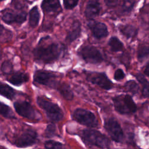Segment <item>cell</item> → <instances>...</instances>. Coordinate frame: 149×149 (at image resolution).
Segmentation results:
<instances>
[{
	"label": "cell",
	"instance_id": "5bb4252c",
	"mask_svg": "<svg viewBox=\"0 0 149 149\" xmlns=\"http://www.w3.org/2000/svg\"><path fill=\"white\" fill-rule=\"evenodd\" d=\"M101 9V5L98 0H90L86 5L85 16L88 19H93L99 15Z\"/></svg>",
	"mask_w": 149,
	"mask_h": 149
},
{
	"label": "cell",
	"instance_id": "1f68e13d",
	"mask_svg": "<svg viewBox=\"0 0 149 149\" xmlns=\"http://www.w3.org/2000/svg\"><path fill=\"white\" fill-rule=\"evenodd\" d=\"M79 0H63V5L66 9L74 8L78 3Z\"/></svg>",
	"mask_w": 149,
	"mask_h": 149
},
{
	"label": "cell",
	"instance_id": "2e32d148",
	"mask_svg": "<svg viewBox=\"0 0 149 149\" xmlns=\"http://www.w3.org/2000/svg\"><path fill=\"white\" fill-rule=\"evenodd\" d=\"M81 24L78 20L73 22L71 30L68 33L66 40L69 42H72L77 39L81 34Z\"/></svg>",
	"mask_w": 149,
	"mask_h": 149
},
{
	"label": "cell",
	"instance_id": "d6986e66",
	"mask_svg": "<svg viewBox=\"0 0 149 149\" xmlns=\"http://www.w3.org/2000/svg\"><path fill=\"white\" fill-rule=\"evenodd\" d=\"M56 88L62 97L67 100H71L73 98V93L70 86L66 83L58 84Z\"/></svg>",
	"mask_w": 149,
	"mask_h": 149
},
{
	"label": "cell",
	"instance_id": "74e56055",
	"mask_svg": "<svg viewBox=\"0 0 149 149\" xmlns=\"http://www.w3.org/2000/svg\"><path fill=\"white\" fill-rule=\"evenodd\" d=\"M4 1V0H0V2H1V1Z\"/></svg>",
	"mask_w": 149,
	"mask_h": 149
},
{
	"label": "cell",
	"instance_id": "d590c367",
	"mask_svg": "<svg viewBox=\"0 0 149 149\" xmlns=\"http://www.w3.org/2000/svg\"><path fill=\"white\" fill-rule=\"evenodd\" d=\"M4 27H3V26L2 25V24H0V36H1V34H2V33H3V30H4Z\"/></svg>",
	"mask_w": 149,
	"mask_h": 149
},
{
	"label": "cell",
	"instance_id": "ac0fdd59",
	"mask_svg": "<svg viewBox=\"0 0 149 149\" xmlns=\"http://www.w3.org/2000/svg\"><path fill=\"white\" fill-rule=\"evenodd\" d=\"M120 32L127 38H130L135 37L138 33L137 29L132 25H120L119 26Z\"/></svg>",
	"mask_w": 149,
	"mask_h": 149
},
{
	"label": "cell",
	"instance_id": "603a6c76",
	"mask_svg": "<svg viewBox=\"0 0 149 149\" xmlns=\"http://www.w3.org/2000/svg\"><path fill=\"white\" fill-rule=\"evenodd\" d=\"M108 45L111 50L113 52H119L123 50V44L116 37H112L108 41Z\"/></svg>",
	"mask_w": 149,
	"mask_h": 149
},
{
	"label": "cell",
	"instance_id": "8fae6325",
	"mask_svg": "<svg viewBox=\"0 0 149 149\" xmlns=\"http://www.w3.org/2000/svg\"><path fill=\"white\" fill-rule=\"evenodd\" d=\"M37 133L33 130L29 129L23 132L15 141V145L19 148H25L37 142Z\"/></svg>",
	"mask_w": 149,
	"mask_h": 149
},
{
	"label": "cell",
	"instance_id": "e0dca14e",
	"mask_svg": "<svg viewBox=\"0 0 149 149\" xmlns=\"http://www.w3.org/2000/svg\"><path fill=\"white\" fill-rule=\"evenodd\" d=\"M29 80V76L27 74L22 72H17L12 74L10 77L7 79V80L12 84L19 86L26 83Z\"/></svg>",
	"mask_w": 149,
	"mask_h": 149
},
{
	"label": "cell",
	"instance_id": "6da1fadb",
	"mask_svg": "<svg viewBox=\"0 0 149 149\" xmlns=\"http://www.w3.org/2000/svg\"><path fill=\"white\" fill-rule=\"evenodd\" d=\"M62 52L59 44L52 43L47 45H38L33 50L34 59L43 63H49L57 60Z\"/></svg>",
	"mask_w": 149,
	"mask_h": 149
},
{
	"label": "cell",
	"instance_id": "f1b7e54d",
	"mask_svg": "<svg viewBox=\"0 0 149 149\" xmlns=\"http://www.w3.org/2000/svg\"><path fill=\"white\" fill-rule=\"evenodd\" d=\"M56 133V127L55 125L51 123L47 125L45 130V136L48 138L54 137Z\"/></svg>",
	"mask_w": 149,
	"mask_h": 149
},
{
	"label": "cell",
	"instance_id": "4dcf8cb0",
	"mask_svg": "<svg viewBox=\"0 0 149 149\" xmlns=\"http://www.w3.org/2000/svg\"><path fill=\"white\" fill-rule=\"evenodd\" d=\"M12 3L17 9H22L25 8L27 5L26 0H12Z\"/></svg>",
	"mask_w": 149,
	"mask_h": 149
},
{
	"label": "cell",
	"instance_id": "7a4b0ae2",
	"mask_svg": "<svg viewBox=\"0 0 149 149\" xmlns=\"http://www.w3.org/2000/svg\"><path fill=\"white\" fill-rule=\"evenodd\" d=\"M81 136L87 143L99 148L108 147L110 141L108 138L101 132L93 129H84L81 132Z\"/></svg>",
	"mask_w": 149,
	"mask_h": 149
},
{
	"label": "cell",
	"instance_id": "d4e9b609",
	"mask_svg": "<svg viewBox=\"0 0 149 149\" xmlns=\"http://www.w3.org/2000/svg\"><path fill=\"white\" fill-rule=\"evenodd\" d=\"M125 87L127 91L132 93L133 94H137L139 90V87L137 83L134 80L127 81L125 84Z\"/></svg>",
	"mask_w": 149,
	"mask_h": 149
},
{
	"label": "cell",
	"instance_id": "8992f818",
	"mask_svg": "<svg viewBox=\"0 0 149 149\" xmlns=\"http://www.w3.org/2000/svg\"><path fill=\"white\" fill-rule=\"evenodd\" d=\"M16 112L21 116L31 120H37L41 116L32 105L27 101H16L13 104Z\"/></svg>",
	"mask_w": 149,
	"mask_h": 149
},
{
	"label": "cell",
	"instance_id": "ba28073f",
	"mask_svg": "<svg viewBox=\"0 0 149 149\" xmlns=\"http://www.w3.org/2000/svg\"><path fill=\"white\" fill-rule=\"evenodd\" d=\"M87 80L101 88L109 90L113 87V83L104 72H90L86 73Z\"/></svg>",
	"mask_w": 149,
	"mask_h": 149
},
{
	"label": "cell",
	"instance_id": "30bf717a",
	"mask_svg": "<svg viewBox=\"0 0 149 149\" xmlns=\"http://www.w3.org/2000/svg\"><path fill=\"white\" fill-rule=\"evenodd\" d=\"M33 78L37 83L51 87H56L58 84L55 80V75L49 72L37 70L34 74Z\"/></svg>",
	"mask_w": 149,
	"mask_h": 149
},
{
	"label": "cell",
	"instance_id": "3957f363",
	"mask_svg": "<svg viewBox=\"0 0 149 149\" xmlns=\"http://www.w3.org/2000/svg\"><path fill=\"white\" fill-rule=\"evenodd\" d=\"M115 110L122 115H131L137 110V106L132 97L128 95H118L113 98Z\"/></svg>",
	"mask_w": 149,
	"mask_h": 149
},
{
	"label": "cell",
	"instance_id": "83f0119b",
	"mask_svg": "<svg viewBox=\"0 0 149 149\" xmlns=\"http://www.w3.org/2000/svg\"><path fill=\"white\" fill-rule=\"evenodd\" d=\"M134 2L133 0H124L122 6V11L123 13H129L133 8Z\"/></svg>",
	"mask_w": 149,
	"mask_h": 149
},
{
	"label": "cell",
	"instance_id": "9c48e42d",
	"mask_svg": "<svg viewBox=\"0 0 149 149\" xmlns=\"http://www.w3.org/2000/svg\"><path fill=\"white\" fill-rule=\"evenodd\" d=\"M104 127L113 140L118 143L123 140V132L117 120L113 118L106 120L104 123Z\"/></svg>",
	"mask_w": 149,
	"mask_h": 149
},
{
	"label": "cell",
	"instance_id": "cb8c5ba5",
	"mask_svg": "<svg viewBox=\"0 0 149 149\" xmlns=\"http://www.w3.org/2000/svg\"><path fill=\"white\" fill-rule=\"evenodd\" d=\"M0 115L6 118H15V114L12 109L2 102H0Z\"/></svg>",
	"mask_w": 149,
	"mask_h": 149
},
{
	"label": "cell",
	"instance_id": "5b68a950",
	"mask_svg": "<svg viewBox=\"0 0 149 149\" xmlns=\"http://www.w3.org/2000/svg\"><path fill=\"white\" fill-rule=\"evenodd\" d=\"M73 118L79 123L88 127H95L98 125L95 115L87 109L77 108L73 112Z\"/></svg>",
	"mask_w": 149,
	"mask_h": 149
},
{
	"label": "cell",
	"instance_id": "d6a6232c",
	"mask_svg": "<svg viewBox=\"0 0 149 149\" xmlns=\"http://www.w3.org/2000/svg\"><path fill=\"white\" fill-rule=\"evenodd\" d=\"M125 77V74L122 69H118L114 73L113 78L115 80L119 81L123 79Z\"/></svg>",
	"mask_w": 149,
	"mask_h": 149
},
{
	"label": "cell",
	"instance_id": "4316f807",
	"mask_svg": "<svg viewBox=\"0 0 149 149\" xmlns=\"http://www.w3.org/2000/svg\"><path fill=\"white\" fill-rule=\"evenodd\" d=\"M44 146L46 149H66L62 143L53 140L47 141Z\"/></svg>",
	"mask_w": 149,
	"mask_h": 149
},
{
	"label": "cell",
	"instance_id": "52a82bcc",
	"mask_svg": "<svg viewBox=\"0 0 149 149\" xmlns=\"http://www.w3.org/2000/svg\"><path fill=\"white\" fill-rule=\"evenodd\" d=\"M78 54L87 63L98 64L104 60L101 52L97 48L91 45L82 47L79 51Z\"/></svg>",
	"mask_w": 149,
	"mask_h": 149
},
{
	"label": "cell",
	"instance_id": "277c9868",
	"mask_svg": "<svg viewBox=\"0 0 149 149\" xmlns=\"http://www.w3.org/2000/svg\"><path fill=\"white\" fill-rule=\"evenodd\" d=\"M37 103L46 113L48 118L53 122L61 120L63 116L61 108L55 103L49 101L41 97L37 98Z\"/></svg>",
	"mask_w": 149,
	"mask_h": 149
},
{
	"label": "cell",
	"instance_id": "836d02e7",
	"mask_svg": "<svg viewBox=\"0 0 149 149\" xmlns=\"http://www.w3.org/2000/svg\"><path fill=\"white\" fill-rule=\"evenodd\" d=\"M106 5L109 7H114L118 2V0H104Z\"/></svg>",
	"mask_w": 149,
	"mask_h": 149
},
{
	"label": "cell",
	"instance_id": "484cf974",
	"mask_svg": "<svg viewBox=\"0 0 149 149\" xmlns=\"http://www.w3.org/2000/svg\"><path fill=\"white\" fill-rule=\"evenodd\" d=\"M149 56V45L141 46L137 51V59L139 61H142Z\"/></svg>",
	"mask_w": 149,
	"mask_h": 149
},
{
	"label": "cell",
	"instance_id": "ffe728a7",
	"mask_svg": "<svg viewBox=\"0 0 149 149\" xmlns=\"http://www.w3.org/2000/svg\"><path fill=\"white\" fill-rule=\"evenodd\" d=\"M40 14L37 6H34L29 12V23L31 27H36L39 23Z\"/></svg>",
	"mask_w": 149,
	"mask_h": 149
},
{
	"label": "cell",
	"instance_id": "8d00e7d4",
	"mask_svg": "<svg viewBox=\"0 0 149 149\" xmlns=\"http://www.w3.org/2000/svg\"><path fill=\"white\" fill-rule=\"evenodd\" d=\"M1 52H0V61H1Z\"/></svg>",
	"mask_w": 149,
	"mask_h": 149
},
{
	"label": "cell",
	"instance_id": "f546056e",
	"mask_svg": "<svg viewBox=\"0 0 149 149\" xmlns=\"http://www.w3.org/2000/svg\"><path fill=\"white\" fill-rule=\"evenodd\" d=\"M12 65L9 61H6L3 62L1 66V70L3 73L9 74L12 72Z\"/></svg>",
	"mask_w": 149,
	"mask_h": 149
},
{
	"label": "cell",
	"instance_id": "9a60e30c",
	"mask_svg": "<svg viewBox=\"0 0 149 149\" xmlns=\"http://www.w3.org/2000/svg\"><path fill=\"white\" fill-rule=\"evenodd\" d=\"M41 9L47 13H55L58 12L61 8L59 0H42Z\"/></svg>",
	"mask_w": 149,
	"mask_h": 149
},
{
	"label": "cell",
	"instance_id": "e575fe53",
	"mask_svg": "<svg viewBox=\"0 0 149 149\" xmlns=\"http://www.w3.org/2000/svg\"><path fill=\"white\" fill-rule=\"evenodd\" d=\"M144 74L148 76H149V63L146 65L144 70Z\"/></svg>",
	"mask_w": 149,
	"mask_h": 149
},
{
	"label": "cell",
	"instance_id": "4fadbf2b",
	"mask_svg": "<svg viewBox=\"0 0 149 149\" xmlns=\"http://www.w3.org/2000/svg\"><path fill=\"white\" fill-rule=\"evenodd\" d=\"M88 26L93 36L97 39H101L108 36L109 33L106 24L102 22H90Z\"/></svg>",
	"mask_w": 149,
	"mask_h": 149
},
{
	"label": "cell",
	"instance_id": "7c38bea8",
	"mask_svg": "<svg viewBox=\"0 0 149 149\" xmlns=\"http://www.w3.org/2000/svg\"><path fill=\"white\" fill-rule=\"evenodd\" d=\"M2 19L6 24H22L26 20L27 14L25 12L15 13L11 10H5L2 12Z\"/></svg>",
	"mask_w": 149,
	"mask_h": 149
},
{
	"label": "cell",
	"instance_id": "44dd1931",
	"mask_svg": "<svg viewBox=\"0 0 149 149\" xmlns=\"http://www.w3.org/2000/svg\"><path fill=\"white\" fill-rule=\"evenodd\" d=\"M0 95L9 100H13L16 95L15 90L6 84L0 83Z\"/></svg>",
	"mask_w": 149,
	"mask_h": 149
},
{
	"label": "cell",
	"instance_id": "7402d4cb",
	"mask_svg": "<svg viewBox=\"0 0 149 149\" xmlns=\"http://www.w3.org/2000/svg\"><path fill=\"white\" fill-rule=\"evenodd\" d=\"M137 80L142 86V95L144 98L149 97V82L146 77L141 73H137L136 75Z\"/></svg>",
	"mask_w": 149,
	"mask_h": 149
}]
</instances>
